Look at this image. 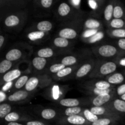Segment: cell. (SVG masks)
<instances>
[{
	"mask_svg": "<svg viewBox=\"0 0 125 125\" xmlns=\"http://www.w3.org/2000/svg\"><path fill=\"white\" fill-rule=\"evenodd\" d=\"M90 111L94 114L95 115L98 116H104V117H109L112 118L114 119L118 120L119 117L118 115L114 114L110 109L104 106H100V107H96V106H93L90 108Z\"/></svg>",
	"mask_w": 125,
	"mask_h": 125,
	"instance_id": "1",
	"label": "cell"
},
{
	"mask_svg": "<svg viewBox=\"0 0 125 125\" xmlns=\"http://www.w3.org/2000/svg\"><path fill=\"white\" fill-rule=\"evenodd\" d=\"M60 123L62 124H69L72 125H90L89 123L83 116L81 115L67 117L65 119L61 120Z\"/></svg>",
	"mask_w": 125,
	"mask_h": 125,
	"instance_id": "2",
	"label": "cell"
},
{
	"mask_svg": "<svg viewBox=\"0 0 125 125\" xmlns=\"http://www.w3.org/2000/svg\"><path fill=\"white\" fill-rule=\"evenodd\" d=\"M97 52L101 57L109 58L115 56L118 52V50L113 45H105L99 46L97 48Z\"/></svg>",
	"mask_w": 125,
	"mask_h": 125,
	"instance_id": "3",
	"label": "cell"
},
{
	"mask_svg": "<svg viewBox=\"0 0 125 125\" xmlns=\"http://www.w3.org/2000/svg\"><path fill=\"white\" fill-rule=\"evenodd\" d=\"M117 68V65L115 62H106L103 63L99 67V76H106L111 74V73L115 72Z\"/></svg>",
	"mask_w": 125,
	"mask_h": 125,
	"instance_id": "4",
	"label": "cell"
},
{
	"mask_svg": "<svg viewBox=\"0 0 125 125\" xmlns=\"http://www.w3.org/2000/svg\"><path fill=\"white\" fill-rule=\"evenodd\" d=\"M112 98V94H103L96 96L92 101V103L94 106L100 107L104 106L105 104L108 103Z\"/></svg>",
	"mask_w": 125,
	"mask_h": 125,
	"instance_id": "5",
	"label": "cell"
},
{
	"mask_svg": "<svg viewBox=\"0 0 125 125\" xmlns=\"http://www.w3.org/2000/svg\"><path fill=\"white\" fill-rule=\"evenodd\" d=\"M95 63H87L83 65L79 69L77 70L76 73V78H81L87 75L90 72L93 70Z\"/></svg>",
	"mask_w": 125,
	"mask_h": 125,
	"instance_id": "6",
	"label": "cell"
},
{
	"mask_svg": "<svg viewBox=\"0 0 125 125\" xmlns=\"http://www.w3.org/2000/svg\"><path fill=\"white\" fill-rule=\"evenodd\" d=\"M29 96L28 92L26 90H18L8 96V100L10 102H18L26 99Z\"/></svg>",
	"mask_w": 125,
	"mask_h": 125,
	"instance_id": "7",
	"label": "cell"
},
{
	"mask_svg": "<svg viewBox=\"0 0 125 125\" xmlns=\"http://www.w3.org/2000/svg\"><path fill=\"white\" fill-rule=\"evenodd\" d=\"M21 74V71L20 70H12L9 71L8 72L5 73L4 75L3 76L2 79L6 83H10V82H12L15 79L19 78Z\"/></svg>",
	"mask_w": 125,
	"mask_h": 125,
	"instance_id": "8",
	"label": "cell"
},
{
	"mask_svg": "<svg viewBox=\"0 0 125 125\" xmlns=\"http://www.w3.org/2000/svg\"><path fill=\"white\" fill-rule=\"evenodd\" d=\"M59 37L66 39H74L78 35L77 32L73 28H66L61 30L59 32Z\"/></svg>",
	"mask_w": 125,
	"mask_h": 125,
	"instance_id": "9",
	"label": "cell"
},
{
	"mask_svg": "<svg viewBox=\"0 0 125 125\" xmlns=\"http://www.w3.org/2000/svg\"><path fill=\"white\" fill-rule=\"evenodd\" d=\"M125 81V76L121 73H115L107 78V81L111 85L120 84Z\"/></svg>",
	"mask_w": 125,
	"mask_h": 125,
	"instance_id": "10",
	"label": "cell"
},
{
	"mask_svg": "<svg viewBox=\"0 0 125 125\" xmlns=\"http://www.w3.org/2000/svg\"><path fill=\"white\" fill-rule=\"evenodd\" d=\"M21 56L22 52L21 50L17 48H14L10 50L7 52L6 55V59L12 62V61H17V60L20 59Z\"/></svg>",
	"mask_w": 125,
	"mask_h": 125,
	"instance_id": "11",
	"label": "cell"
},
{
	"mask_svg": "<svg viewBox=\"0 0 125 125\" xmlns=\"http://www.w3.org/2000/svg\"><path fill=\"white\" fill-rule=\"evenodd\" d=\"M80 101L75 98H63L60 100L59 104L63 107H78L80 104Z\"/></svg>",
	"mask_w": 125,
	"mask_h": 125,
	"instance_id": "12",
	"label": "cell"
},
{
	"mask_svg": "<svg viewBox=\"0 0 125 125\" xmlns=\"http://www.w3.org/2000/svg\"><path fill=\"white\" fill-rule=\"evenodd\" d=\"M39 78L37 77H31L29 79V80L27 82L26 84L24 86L26 91L30 92L33 91L35 90L37 86L39 85Z\"/></svg>",
	"mask_w": 125,
	"mask_h": 125,
	"instance_id": "13",
	"label": "cell"
},
{
	"mask_svg": "<svg viewBox=\"0 0 125 125\" xmlns=\"http://www.w3.org/2000/svg\"><path fill=\"white\" fill-rule=\"evenodd\" d=\"M47 61L45 58L40 57H35L32 60V65L37 70H42L44 69L46 66Z\"/></svg>",
	"mask_w": 125,
	"mask_h": 125,
	"instance_id": "14",
	"label": "cell"
},
{
	"mask_svg": "<svg viewBox=\"0 0 125 125\" xmlns=\"http://www.w3.org/2000/svg\"><path fill=\"white\" fill-rule=\"evenodd\" d=\"M85 27L88 30H98L101 27V23L97 20L90 18L85 21Z\"/></svg>",
	"mask_w": 125,
	"mask_h": 125,
	"instance_id": "15",
	"label": "cell"
},
{
	"mask_svg": "<svg viewBox=\"0 0 125 125\" xmlns=\"http://www.w3.org/2000/svg\"><path fill=\"white\" fill-rule=\"evenodd\" d=\"M20 18L15 15L8 16L4 20V24L7 27H15L20 23Z\"/></svg>",
	"mask_w": 125,
	"mask_h": 125,
	"instance_id": "16",
	"label": "cell"
},
{
	"mask_svg": "<svg viewBox=\"0 0 125 125\" xmlns=\"http://www.w3.org/2000/svg\"><path fill=\"white\" fill-rule=\"evenodd\" d=\"M117 123V120L109 117L100 118L96 122L90 123V125H113Z\"/></svg>",
	"mask_w": 125,
	"mask_h": 125,
	"instance_id": "17",
	"label": "cell"
},
{
	"mask_svg": "<svg viewBox=\"0 0 125 125\" xmlns=\"http://www.w3.org/2000/svg\"><path fill=\"white\" fill-rule=\"evenodd\" d=\"M52 24L49 21H42L37 24V29L39 31L42 32H48L52 29Z\"/></svg>",
	"mask_w": 125,
	"mask_h": 125,
	"instance_id": "18",
	"label": "cell"
},
{
	"mask_svg": "<svg viewBox=\"0 0 125 125\" xmlns=\"http://www.w3.org/2000/svg\"><path fill=\"white\" fill-rule=\"evenodd\" d=\"M57 12H58L59 15L61 17H66L71 12V7L66 2H62L59 5L57 9Z\"/></svg>",
	"mask_w": 125,
	"mask_h": 125,
	"instance_id": "19",
	"label": "cell"
},
{
	"mask_svg": "<svg viewBox=\"0 0 125 125\" xmlns=\"http://www.w3.org/2000/svg\"><path fill=\"white\" fill-rule=\"evenodd\" d=\"M81 115L83 116L90 123L96 122L100 118L97 115L93 114L89 109H84Z\"/></svg>",
	"mask_w": 125,
	"mask_h": 125,
	"instance_id": "20",
	"label": "cell"
},
{
	"mask_svg": "<svg viewBox=\"0 0 125 125\" xmlns=\"http://www.w3.org/2000/svg\"><path fill=\"white\" fill-rule=\"evenodd\" d=\"M110 26L115 29H125V20L123 18H114L110 22Z\"/></svg>",
	"mask_w": 125,
	"mask_h": 125,
	"instance_id": "21",
	"label": "cell"
},
{
	"mask_svg": "<svg viewBox=\"0 0 125 125\" xmlns=\"http://www.w3.org/2000/svg\"><path fill=\"white\" fill-rule=\"evenodd\" d=\"M56 116V112L52 109H45L41 112V117L43 119L50 120L54 118Z\"/></svg>",
	"mask_w": 125,
	"mask_h": 125,
	"instance_id": "22",
	"label": "cell"
},
{
	"mask_svg": "<svg viewBox=\"0 0 125 125\" xmlns=\"http://www.w3.org/2000/svg\"><path fill=\"white\" fill-rule=\"evenodd\" d=\"M54 51L50 48H45L39 50L37 52L38 57L42 58H50L54 55Z\"/></svg>",
	"mask_w": 125,
	"mask_h": 125,
	"instance_id": "23",
	"label": "cell"
},
{
	"mask_svg": "<svg viewBox=\"0 0 125 125\" xmlns=\"http://www.w3.org/2000/svg\"><path fill=\"white\" fill-rule=\"evenodd\" d=\"M113 107L119 112L125 113V101L122 99H116L113 101Z\"/></svg>",
	"mask_w": 125,
	"mask_h": 125,
	"instance_id": "24",
	"label": "cell"
},
{
	"mask_svg": "<svg viewBox=\"0 0 125 125\" xmlns=\"http://www.w3.org/2000/svg\"><path fill=\"white\" fill-rule=\"evenodd\" d=\"M83 109L81 107H68L64 111V114L67 117L73 115H81Z\"/></svg>",
	"mask_w": 125,
	"mask_h": 125,
	"instance_id": "25",
	"label": "cell"
},
{
	"mask_svg": "<svg viewBox=\"0 0 125 125\" xmlns=\"http://www.w3.org/2000/svg\"><path fill=\"white\" fill-rule=\"evenodd\" d=\"M11 106L7 103H1L0 104V118H4L11 112Z\"/></svg>",
	"mask_w": 125,
	"mask_h": 125,
	"instance_id": "26",
	"label": "cell"
},
{
	"mask_svg": "<svg viewBox=\"0 0 125 125\" xmlns=\"http://www.w3.org/2000/svg\"><path fill=\"white\" fill-rule=\"evenodd\" d=\"M54 45L56 46L59 48H66L69 45L70 42L68 40L64 39V38L61 37L59 36L56 37L53 41Z\"/></svg>",
	"mask_w": 125,
	"mask_h": 125,
	"instance_id": "27",
	"label": "cell"
},
{
	"mask_svg": "<svg viewBox=\"0 0 125 125\" xmlns=\"http://www.w3.org/2000/svg\"><path fill=\"white\" fill-rule=\"evenodd\" d=\"M78 62L77 58L74 56H65L63 58H62V61H61V63L65 65L66 67H70V66L75 65Z\"/></svg>",
	"mask_w": 125,
	"mask_h": 125,
	"instance_id": "28",
	"label": "cell"
},
{
	"mask_svg": "<svg viewBox=\"0 0 125 125\" xmlns=\"http://www.w3.org/2000/svg\"><path fill=\"white\" fill-rule=\"evenodd\" d=\"M45 32L42 31H33L29 33L28 35V39L31 41H35V40H40L45 37Z\"/></svg>",
	"mask_w": 125,
	"mask_h": 125,
	"instance_id": "29",
	"label": "cell"
},
{
	"mask_svg": "<svg viewBox=\"0 0 125 125\" xmlns=\"http://www.w3.org/2000/svg\"><path fill=\"white\" fill-rule=\"evenodd\" d=\"M114 7L113 4H109L106 7L104 12V17L105 20L107 21H109L111 20L112 17H113L114 13Z\"/></svg>",
	"mask_w": 125,
	"mask_h": 125,
	"instance_id": "30",
	"label": "cell"
},
{
	"mask_svg": "<svg viewBox=\"0 0 125 125\" xmlns=\"http://www.w3.org/2000/svg\"><path fill=\"white\" fill-rule=\"evenodd\" d=\"M12 66V62L11 61H8L7 59L3 60L2 62L0 63V73H7V71L11 68Z\"/></svg>",
	"mask_w": 125,
	"mask_h": 125,
	"instance_id": "31",
	"label": "cell"
},
{
	"mask_svg": "<svg viewBox=\"0 0 125 125\" xmlns=\"http://www.w3.org/2000/svg\"><path fill=\"white\" fill-rule=\"evenodd\" d=\"M94 87L100 90H107V89H111V84L107 81H96L94 84Z\"/></svg>",
	"mask_w": 125,
	"mask_h": 125,
	"instance_id": "32",
	"label": "cell"
},
{
	"mask_svg": "<svg viewBox=\"0 0 125 125\" xmlns=\"http://www.w3.org/2000/svg\"><path fill=\"white\" fill-rule=\"evenodd\" d=\"M29 79V78L28 76H20V78L17 79L15 84V88L17 89H21L23 87L25 86Z\"/></svg>",
	"mask_w": 125,
	"mask_h": 125,
	"instance_id": "33",
	"label": "cell"
},
{
	"mask_svg": "<svg viewBox=\"0 0 125 125\" xmlns=\"http://www.w3.org/2000/svg\"><path fill=\"white\" fill-rule=\"evenodd\" d=\"M21 117L19 114L15 112H12L7 115L4 118V120L6 122L10 123V122H16L20 119Z\"/></svg>",
	"mask_w": 125,
	"mask_h": 125,
	"instance_id": "34",
	"label": "cell"
},
{
	"mask_svg": "<svg viewBox=\"0 0 125 125\" xmlns=\"http://www.w3.org/2000/svg\"><path fill=\"white\" fill-rule=\"evenodd\" d=\"M113 17L116 19L122 18L124 17V10L123 7L120 6H115L114 8Z\"/></svg>",
	"mask_w": 125,
	"mask_h": 125,
	"instance_id": "35",
	"label": "cell"
},
{
	"mask_svg": "<svg viewBox=\"0 0 125 125\" xmlns=\"http://www.w3.org/2000/svg\"><path fill=\"white\" fill-rule=\"evenodd\" d=\"M104 37V33L101 31L98 32L96 34H95V35H94L93 36H92L91 37H89L87 39V42L89 43H94L96 42H98L100 40H101V39H103Z\"/></svg>",
	"mask_w": 125,
	"mask_h": 125,
	"instance_id": "36",
	"label": "cell"
},
{
	"mask_svg": "<svg viewBox=\"0 0 125 125\" xmlns=\"http://www.w3.org/2000/svg\"><path fill=\"white\" fill-rule=\"evenodd\" d=\"M73 71V68L71 67H66V68H63V70L60 71L57 73H56V76L59 78H65V77L67 76L70 75L72 72Z\"/></svg>",
	"mask_w": 125,
	"mask_h": 125,
	"instance_id": "37",
	"label": "cell"
},
{
	"mask_svg": "<svg viewBox=\"0 0 125 125\" xmlns=\"http://www.w3.org/2000/svg\"><path fill=\"white\" fill-rule=\"evenodd\" d=\"M111 35L112 37L120 39H125V29H114L111 31Z\"/></svg>",
	"mask_w": 125,
	"mask_h": 125,
	"instance_id": "38",
	"label": "cell"
},
{
	"mask_svg": "<svg viewBox=\"0 0 125 125\" xmlns=\"http://www.w3.org/2000/svg\"><path fill=\"white\" fill-rule=\"evenodd\" d=\"M89 90H90V92L92 94H93L94 95H103V94H111V91L112 90L111 89H107V90H100V89H96L95 87H91L89 88Z\"/></svg>",
	"mask_w": 125,
	"mask_h": 125,
	"instance_id": "39",
	"label": "cell"
},
{
	"mask_svg": "<svg viewBox=\"0 0 125 125\" xmlns=\"http://www.w3.org/2000/svg\"><path fill=\"white\" fill-rule=\"evenodd\" d=\"M66 66L62 64V63H56V64H53L50 67V72L52 73H57L59 72L60 71L63 70V68H66Z\"/></svg>",
	"mask_w": 125,
	"mask_h": 125,
	"instance_id": "40",
	"label": "cell"
},
{
	"mask_svg": "<svg viewBox=\"0 0 125 125\" xmlns=\"http://www.w3.org/2000/svg\"><path fill=\"white\" fill-rule=\"evenodd\" d=\"M98 32V30H87L83 33V37L84 39H88L89 37H91L94 35Z\"/></svg>",
	"mask_w": 125,
	"mask_h": 125,
	"instance_id": "41",
	"label": "cell"
},
{
	"mask_svg": "<svg viewBox=\"0 0 125 125\" xmlns=\"http://www.w3.org/2000/svg\"><path fill=\"white\" fill-rule=\"evenodd\" d=\"M52 3H53L52 0H42V1H40L41 6L46 9L50 8L52 6Z\"/></svg>",
	"mask_w": 125,
	"mask_h": 125,
	"instance_id": "42",
	"label": "cell"
},
{
	"mask_svg": "<svg viewBox=\"0 0 125 125\" xmlns=\"http://www.w3.org/2000/svg\"><path fill=\"white\" fill-rule=\"evenodd\" d=\"M117 94L119 96H122L125 94V84H122L117 89Z\"/></svg>",
	"mask_w": 125,
	"mask_h": 125,
	"instance_id": "43",
	"label": "cell"
},
{
	"mask_svg": "<svg viewBox=\"0 0 125 125\" xmlns=\"http://www.w3.org/2000/svg\"><path fill=\"white\" fill-rule=\"evenodd\" d=\"M118 47L120 48V50L125 51V39H120L118 40L117 43Z\"/></svg>",
	"mask_w": 125,
	"mask_h": 125,
	"instance_id": "44",
	"label": "cell"
},
{
	"mask_svg": "<svg viewBox=\"0 0 125 125\" xmlns=\"http://www.w3.org/2000/svg\"><path fill=\"white\" fill-rule=\"evenodd\" d=\"M26 125H47L45 124V123L40 121H36V120H32V121H29V122H26Z\"/></svg>",
	"mask_w": 125,
	"mask_h": 125,
	"instance_id": "45",
	"label": "cell"
},
{
	"mask_svg": "<svg viewBox=\"0 0 125 125\" xmlns=\"http://www.w3.org/2000/svg\"><path fill=\"white\" fill-rule=\"evenodd\" d=\"M12 85V82L6 83V84H5V85H4L3 87H2V92H5V91H6V90H7L9 89H10V88L11 87Z\"/></svg>",
	"mask_w": 125,
	"mask_h": 125,
	"instance_id": "46",
	"label": "cell"
},
{
	"mask_svg": "<svg viewBox=\"0 0 125 125\" xmlns=\"http://www.w3.org/2000/svg\"><path fill=\"white\" fill-rule=\"evenodd\" d=\"M6 99V95L4 92L1 90L0 92V103H3Z\"/></svg>",
	"mask_w": 125,
	"mask_h": 125,
	"instance_id": "47",
	"label": "cell"
},
{
	"mask_svg": "<svg viewBox=\"0 0 125 125\" xmlns=\"http://www.w3.org/2000/svg\"><path fill=\"white\" fill-rule=\"evenodd\" d=\"M4 41L5 39L3 35H0V48H2V45H4Z\"/></svg>",
	"mask_w": 125,
	"mask_h": 125,
	"instance_id": "48",
	"label": "cell"
},
{
	"mask_svg": "<svg viewBox=\"0 0 125 125\" xmlns=\"http://www.w3.org/2000/svg\"><path fill=\"white\" fill-rule=\"evenodd\" d=\"M119 64L120 65L123 66V67H125V57L121 59L120 60Z\"/></svg>",
	"mask_w": 125,
	"mask_h": 125,
	"instance_id": "49",
	"label": "cell"
},
{
	"mask_svg": "<svg viewBox=\"0 0 125 125\" xmlns=\"http://www.w3.org/2000/svg\"><path fill=\"white\" fill-rule=\"evenodd\" d=\"M7 125H24L21 123H17V122H10V123H7Z\"/></svg>",
	"mask_w": 125,
	"mask_h": 125,
	"instance_id": "50",
	"label": "cell"
},
{
	"mask_svg": "<svg viewBox=\"0 0 125 125\" xmlns=\"http://www.w3.org/2000/svg\"><path fill=\"white\" fill-rule=\"evenodd\" d=\"M120 99H122V100H123V101H125V94L120 96Z\"/></svg>",
	"mask_w": 125,
	"mask_h": 125,
	"instance_id": "51",
	"label": "cell"
}]
</instances>
